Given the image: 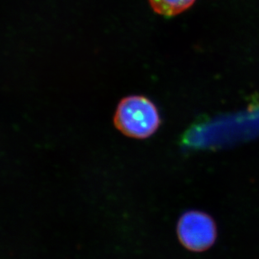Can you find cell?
I'll return each mask as SVG.
<instances>
[{
  "label": "cell",
  "mask_w": 259,
  "mask_h": 259,
  "mask_svg": "<svg viewBox=\"0 0 259 259\" xmlns=\"http://www.w3.org/2000/svg\"><path fill=\"white\" fill-rule=\"evenodd\" d=\"M114 123L127 137L144 139L154 133L160 125L158 110L154 104L143 96H129L118 105Z\"/></svg>",
  "instance_id": "cell-1"
},
{
  "label": "cell",
  "mask_w": 259,
  "mask_h": 259,
  "mask_svg": "<svg viewBox=\"0 0 259 259\" xmlns=\"http://www.w3.org/2000/svg\"><path fill=\"white\" fill-rule=\"evenodd\" d=\"M178 238L186 249L204 252L214 244L217 237L215 222L200 210H189L180 217L177 226Z\"/></svg>",
  "instance_id": "cell-2"
},
{
  "label": "cell",
  "mask_w": 259,
  "mask_h": 259,
  "mask_svg": "<svg viewBox=\"0 0 259 259\" xmlns=\"http://www.w3.org/2000/svg\"><path fill=\"white\" fill-rule=\"evenodd\" d=\"M195 0H149L152 10L159 15L171 17L184 12Z\"/></svg>",
  "instance_id": "cell-3"
}]
</instances>
